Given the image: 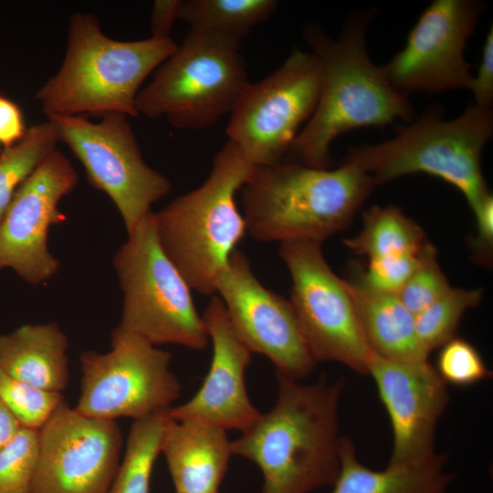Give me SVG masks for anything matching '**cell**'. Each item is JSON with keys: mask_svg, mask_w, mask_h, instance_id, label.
<instances>
[{"mask_svg": "<svg viewBox=\"0 0 493 493\" xmlns=\"http://www.w3.org/2000/svg\"><path fill=\"white\" fill-rule=\"evenodd\" d=\"M372 16V10L351 15L338 39L318 24L304 27V38L320 63L321 84L314 113L286 154L294 163L330 169V144L341 134L416 118L409 95L393 88L369 57L365 35Z\"/></svg>", "mask_w": 493, "mask_h": 493, "instance_id": "obj_1", "label": "cell"}, {"mask_svg": "<svg viewBox=\"0 0 493 493\" xmlns=\"http://www.w3.org/2000/svg\"><path fill=\"white\" fill-rule=\"evenodd\" d=\"M277 375L275 404L240 437L231 451L254 462L262 493H310L332 486L340 471L339 405L344 379L321 375L312 383Z\"/></svg>", "mask_w": 493, "mask_h": 493, "instance_id": "obj_2", "label": "cell"}, {"mask_svg": "<svg viewBox=\"0 0 493 493\" xmlns=\"http://www.w3.org/2000/svg\"><path fill=\"white\" fill-rule=\"evenodd\" d=\"M171 37L112 39L93 14L75 12L68 20L61 67L37 91L47 117H102L111 112L136 117V97L147 76L176 49Z\"/></svg>", "mask_w": 493, "mask_h": 493, "instance_id": "obj_3", "label": "cell"}, {"mask_svg": "<svg viewBox=\"0 0 493 493\" xmlns=\"http://www.w3.org/2000/svg\"><path fill=\"white\" fill-rule=\"evenodd\" d=\"M353 164L318 169L281 161L255 166L243 185L246 232L262 242H322L345 229L374 187Z\"/></svg>", "mask_w": 493, "mask_h": 493, "instance_id": "obj_4", "label": "cell"}, {"mask_svg": "<svg viewBox=\"0 0 493 493\" xmlns=\"http://www.w3.org/2000/svg\"><path fill=\"white\" fill-rule=\"evenodd\" d=\"M255 166L228 140L202 185L154 213L162 248L191 289L200 294L215 293L219 274L246 232L235 196Z\"/></svg>", "mask_w": 493, "mask_h": 493, "instance_id": "obj_5", "label": "cell"}, {"mask_svg": "<svg viewBox=\"0 0 493 493\" xmlns=\"http://www.w3.org/2000/svg\"><path fill=\"white\" fill-rule=\"evenodd\" d=\"M493 134L492 109L469 104L461 115L445 120L440 106L395 130L384 142L352 147L342 160L369 174L379 185L424 173L457 188L474 215L490 195L481 170L483 149Z\"/></svg>", "mask_w": 493, "mask_h": 493, "instance_id": "obj_6", "label": "cell"}, {"mask_svg": "<svg viewBox=\"0 0 493 493\" xmlns=\"http://www.w3.org/2000/svg\"><path fill=\"white\" fill-rule=\"evenodd\" d=\"M242 37L191 28L136 97L138 114L165 117L177 129H205L230 113L249 83Z\"/></svg>", "mask_w": 493, "mask_h": 493, "instance_id": "obj_7", "label": "cell"}, {"mask_svg": "<svg viewBox=\"0 0 493 493\" xmlns=\"http://www.w3.org/2000/svg\"><path fill=\"white\" fill-rule=\"evenodd\" d=\"M113 257L123 294L118 329L157 346L177 344L204 350L208 335L191 288L161 246L154 213L128 233Z\"/></svg>", "mask_w": 493, "mask_h": 493, "instance_id": "obj_8", "label": "cell"}, {"mask_svg": "<svg viewBox=\"0 0 493 493\" xmlns=\"http://www.w3.org/2000/svg\"><path fill=\"white\" fill-rule=\"evenodd\" d=\"M279 255L292 280L290 304L317 362H339L368 374L372 351L363 334L346 280L328 265L321 243L280 242Z\"/></svg>", "mask_w": 493, "mask_h": 493, "instance_id": "obj_9", "label": "cell"}, {"mask_svg": "<svg viewBox=\"0 0 493 493\" xmlns=\"http://www.w3.org/2000/svg\"><path fill=\"white\" fill-rule=\"evenodd\" d=\"M106 353L81 354V393L75 410L97 419L134 420L172 407L181 383L171 353L117 327Z\"/></svg>", "mask_w": 493, "mask_h": 493, "instance_id": "obj_10", "label": "cell"}, {"mask_svg": "<svg viewBox=\"0 0 493 493\" xmlns=\"http://www.w3.org/2000/svg\"><path fill=\"white\" fill-rule=\"evenodd\" d=\"M126 115L111 112L99 122L87 116H51L57 139L83 165L89 183L117 207L127 233L166 195L171 183L143 160Z\"/></svg>", "mask_w": 493, "mask_h": 493, "instance_id": "obj_11", "label": "cell"}, {"mask_svg": "<svg viewBox=\"0 0 493 493\" xmlns=\"http://www.w3.org/2000/svg\"><path fill=\"white\" fill-rule=\"evenodd\" d=\"M320 84L316 56L294 49L278 68L245 88L230 112L228 140L256 166L280 163L314 113Z\"/></svg>", "mask_w": 493, "mask_h": 493, "instance_id": "obj_12", "label": "cell"}, {"mask_svg": "<svg viewBox=\"0 0 493 493\" xmlns=\"http://www.w3.org/2000/svg\"><path fill=\"white\" fill-rule=\"evenodd\" d=\"M38 438L30 493H108L123 441L115 420L85 416L63 401L38 429Z\"/></svg>", "mask_w": 493, "mask_h": 493, "instance_id": "obj_13", "label": "cell"}, {"mask_svg": "<svg viewBox=\"0 0 493 493\" xmlns=\"http://www.w3.org/2000/svg\"><path fill=\"white\" fill-rule=\"evenodd\" d=\"M215 292L251 352L271 361L276 374L299 381L317 365L289 300L264 287L246 256L236 249L219 274Z\"/></svg>", "mask_w": 493, "mask_h": 493, "instance_id": "obj_14", "label": "cell"}, {"mask_svg": "<svg viewBox=\"0 0 493 493\" xmlns=\"http://www.w3.org/2000/svg\"><path fill=\"white\" fill-rule=\"evenodd\" d=\"M483 10L475 0L433 1L404 48L382 66L393 87L407 95L470 89L473 76L464 50Z\"/></svg>", "mask_w": 493, "mask_h": 493, "instance_id": "obj_15", "label": "cell"}, {"mask_svg": "<svg viewBox=\"0 0 493 493\" xmlns=\"http://www.w3.org/2000/svg\"><path fill=\"white\" fill-rule=\"evenodd\" d=\"M78 181L69 160L56 149L23 183L0 223V270L11 268L32 285L57 274L60 263L48 249V231L66 220L58 204Z\"/></svg>", "mask_w": 493, "mask_h": 493, "instance_id": "obj_16", "label": "cell"}, {"mask_svg": "<svg viewBox=\"0 0 493 493\" xmlns=\"http://www.w3.org/2000/svg\"><path fill=\"white\" fill-rule=\"evenodd\" d=\"M368 374L390 418L393 448L388 466L433 458L435 431L449 403L447 384L428 361H397L372 352Z\"/></svg>", "mask_w": 493, "mask_h": 493, "instance_id": "obj_17", "label": "cell"}, {"mask_svg": "<svg viewBox=\"0 0 493 493\" xmlns=\"http://www.w3.org/2000/svg\"><path fill=\"white\" fill-rule=\"evenodd\" d=\"M202 317L213 345L210 367L194 395L171 407L169 415L177 421L196 419L243 433L261 414L246 385L252 352L235 330L218 295L212 296Z\"/></svg>", "mask_w": 493, "mask_h": 493, "instance_id": "obj_18", "label": "cell"}, {"mask_svg": "<svg viewBox=\"0 0 493 493\" xmlns=\"http://www.w3.org/2000/svg\"><path fill=\"white\" fill-rule=\"evenodd\" d=\"M161 453L176 493H219L233 456L224 428L196 419L177 421L170 415Z\"/></svg>", "mask_w": 493, "mask_h": 493, "instance_id": "obj_19", "label": "cell"}, {"mask_svg": "<svg viewBox=\"0 0 493 493\" xmlns=\"http://www.w3.org/2000/svg\"><path fill=\"white\" fill-rule=\"evenodd\" d=\"M68 347L57 323L22 325L0 335V367L35 387L61 393L69 382Z\"/></svg>", "mask_w": 493, "mask_h": 493, "instance_id": "obj_20", "label": "cell"}, {"mask_svg": "<svg viewBox=\"0 0 493 493\" xmlns=\"http://www.w3.org/2000/svg\"><path fill=\"white\" fill-rule=\"evenodd\" d=\"M346 283L372 353L389 360H427L429 352L418 339L414 315L397 294L370 288L357 272Z\"/></svg>", "mask_w": 493, "mask_h": 493, "instance_id": "obj_21", "label": "cell"}, {"mask_svg": "<svg viewBox=\"0 0 493 493\" xmlns=\"http://www.w3.org/2000/svg\"><path fill=\"white\" fill-rule=\"evenodd\" d=\"M446 461L436 454L421 464L373 470L358 459L352 440L341 436L340 471L330 493H450L455 474L446 470Z\"/></svg>", "mask_w": 493, "mask_h": 493, "instance_id": "obj_22", "label": "cell"}, {"mask_svg": "<svg viewBox=\"0 0 493 493\" xmlns=\"http://www.w3.org/2000/svg\"><path fill=\"white\" fill-rule=\"evenodd\" d=\"M361 232L343 240L353 253L369 259L396 254H417L424 230L396 206H372L363 213Z\"/></svg>", "mask_w": 493, "mask_h": 493, "instance_id": "obj_23", "label": "cell"}, {"mask_svg": "<svg viewBox=\"0 0 493 493\" xmlns=\"http://www.w3.org/2000/svg\"><path fill=\"white\" fill-rule=\"evenodd\" d=\"M169 409L134 420L123 459L108 493H151L152 473L161 454Z\"/></svg>", "mask_w": 493, "mask_h": 493, "instance_id": "obj_24", "label": "cell"}, {"mask_svg": "<svg viewBox=\"0 0 493 493\" xmlns=\"http://www.w3.org/2000/svg\"><path fill=\"white\" fill-rule=\"evenodd\" d=\"M275 0H181L178 19L191 28H212L246 37L275 12Z\"/></svg>", "mask_w": 493, "mask_h": 493, "instance_id": "obj_25", "label": "cell"}, {"mask_svg": "<svg viewBox=\"0 0 493 493\" xmlns=\"http://www.w3.org/2000/svg\"><path fill=\"white\" fill-rule=\"evenodd\" d=\"M58 142L47 121L29 127L16 143L4 148L0 154V223L18 188L57 149Z\"/></svg>", "mask_w": 493, "mask_h": 493, "instance_id": "obj_26", "label": "cell"}, {"mask_svg": "<svg viewBox=\"0 0 493 493\" xmlns=\"http://www.w3.org/2000/svg\"><path fill=\"white\" fill-rule=\"evenodd\" d=\"M482 296L483 288H450L416 314V333L424 348L430 353L456 337L464 313L476 307Z\"/></svg>", "mask_w": 493, "mask_h": 493, "instance_id": "obj_27", "label": "cell"}, {"mask_svg": "<svg viewBox=\"0 0 493 493\" xmlns=\"http://www.w3.org/2000/svg\"><path fill=\"white\" fill-rule=\"evenodd\" d=\"M38 455V429L21 425L0 450V493H30Z\"/></svg>", "mask_w": 493, "mask_h": 493, "instance_id": "obj_28", "label": "cell"}, {"mask_svg": "<svg viewBox=\"0 0 493 493\" xmlns=\"http://www.w3.org/2000/svg\"><path fill=\"white\" fill-rule=\"evenodd\" d=\"M0 400L22 426L40 429L64 398L14 378L0 367Z\"/></svg>", "mask_w": 493, "mask_h": 493, "instance_id": "obj_29", "label": "cell"}, {"mask_svg": "<svg viewBox=\"0 0 493 493\" xmlns=\"http://www.w3.org/2000/svg\"><path fill=\"white\" fill-rule=\"evenodd\" d=\"M418 265L397 293L404 306L415 316L451 287L442 271L435 247L425 241L418 252Z\"/></svg>", "mask_w": 493, "mask_h": 493, "instance_id": "obj_30", "label": "cell"}, {"mask_svg": "<svg viewBox=\"0 0 493 493\" xmlns=\"http://www.w3.org/2000/svg\"><path fill=\"white\" fill-rule=\"evenodd\" d=\"M435 368L446 384L457 387L471 386L492 377L477 349L456 336L440 347Z\"/></svg>", "mask_w": 493, "mask_h": 493, "instance_id": "obj_31", "label": "cell"}, {"mask_svg": "<svg viewBox=\"0 0 493 493\" xmlns=\"http://www.w3.org/2000/svg\"><path fill=\"white\" fill-rule=\"evenodd\" d=\"M418 261V253L389 255L369 259L367 269L357 273L370 288L397 294L416 268Z\"/></svg>", "mask_w": 493, "mask_h": 493, "instance_id": "obj_32", "label": "cell"}, {"mask_svg": "<svg viewBox=\"0 0 493 493\" xmlns=\"http://www.w3.org/2000/svg\"><path fill=\"white\" fill-rule=\"evenodd\" d=\"M474 97L473 104L483 109L493 105V26L488 32L480 64L469 89Z\"/></svg>", "mask_w": 493, "mask_h": 493, "instance_id": "obj_33", "label": "cell"}, {"mask_svg": "<svg viewBox=\"0 0 493 493\" xmlns=\"http://www.w3.org/2000/svg\"><path fill=\"white\" fill-rule=\"evenodd\" d=\"M477 234L472 244L473 258L488 267L493 248V197L490 194L475 214Z\"/></svg>", "mask_w": 493, "mask_h": 493, "instance_id": "obj_34", "label": "cell"}, {"mask_svg": "<svg viewBox=\"0 0 493 493\" xmlns=\"http://www.w3.org/2000/svg\"><path fill=\"white\" fill-rule=\"evenodd\" d=\"M26 131L18 106L0 96V145L3 148L13 146L23 137Z\"/></svg>", "mask_w": 493, "mask_h": 493, "instance_id": "obj_35", "label": "cell"}, {"mask_svg": "<svg viewBox=\"0 0 493 493\" xmlns=\"http://www.w3.org/2000/svg\"><path fill=\"white\" fill-rule=\"evenodd\" d=\"M181 0H157L153 4L151 16L152 37H170L171 27L178 19Z\"/></svg>", "mask_w": 493, "mask_h": 493, "instance_id": "obj_36", "label": "cell"}, {"mask_svg": "<svg viewBox=\"0 0 493 493\" xmlns=\"http://www.w3.org/2000/svg\"><path fill=\"white\" fill-rule=\"evenodd\" d=\"M21 425L0 400V450L14 437Z\"/></svg>", "mask_w": 493, "mask_h": 493, "instance_id": "obj_37", "label": "cell"}, {"mask_svg": "<svg viewBox=\"0 0 493 493\" xmlns=\"http://www.w3.org/2000/svg\"><path fill=\"white\" fill-rule=\"evenodd\" d=\"M4 148L0 145V154L2 153Z\"/></svg>", "mask_w": 493, "mask_h": 493, "instance_id": "obj_38", "label": "cell"}]
</instances>
